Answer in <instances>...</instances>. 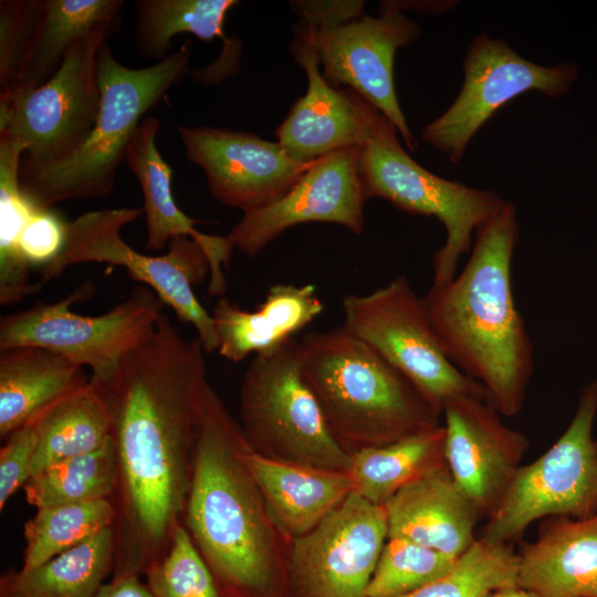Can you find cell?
Segmentation results:
<instances>
[{"label":"cell","instance_id":"cell-44","mask_svg":"<svg viewBox=\"0 0 597 597\" xmlns=\"http://www.w3.org/2000/svg\"><path fill=\"white\" fill-rule=\"evenodd\" d=\"M595 446H596V449H597V440H595Z\"/></svg>","mask_w":597,"mask_h":597},{"label":"cell","instance_id":"cell-4","mask_svg":"<svg viewBox=\"0 0 597 597\" xmlns=\"http://www.w3.org/2000/svg\"><path fill=\"white\" fill-rule=\"evenodd\" d=\"M304 378L348 452L441 426V415L398 369L344 326L298 341Z\"/></svg>","mask_w":597,"mask_h":597},{"label":"cell","instance_id":"cell-43","mask_svg":"<svg viewBox=\"0 0 597 597\" xmlns=\"http://www.w3.org/2000/svg\"><path fill=\"white\" fill-rule=\"evenodd\" d=\"M489 597H540L532 591L519 586L502 588L492 593Z\"/></svg>","mask_w":597,"mask_h":597},{"label":"cell","instance_id":"cell-17","mask_svg":"<svg viewBox=\"0 0 597 597\" xmlns=\"http://www.w3.org/2000/svg\"><path fill=\"white\" fill-rule=\"evenodd\" d=\"M360 150H339L313 161L286 195L243 212L226 238L233 248L254 256L284 231L305 222L337 223L360 234L367 200L358 174Z\"/></svg>","mask_w":597,"mask_h":597},{"label":"cell","instance_id":"cell-36","mask_svg":"<svg viewBox=\"0 0 597 597\" xmlns=\"http://www.w3.org/2000/svg\"><path fill=\"white\" fill-rule=\"evenodd\" d=\"M145 576L155 597H230L217 582L184 525L176 532L165 556Z\"/></svg>","mask_w":597,"mask_h":597},{"label":"cell","instance_id":"cell-1","mask_svg":"<svg viewBox=\"0 0 597 597\" xmlns=\"http://www.w3.org/2000/svg\"><path fill=\"white\" fill-rule=\"evenodd\" d=\"M203 354L199 339H185L163 313L114 377L98 381L118 467L113 577L145 575L182 525L209 385Z\"/></svg>","mask_w":597,"mask_h":597},{"label":"cell","instance_id":"cell-39","mask_svg":"<svg viewBox=\"0 0 597 597\" xmlns=\"http://www.w3.org/2000/svg\"><path fill=\"white\" fill-rule=\"evenodd\" d=\"M36 441L35 420L4 439L0 449V511L30 479Z\"/></svg>","mask_w":597,"mask_h":597},{"label":"cell","instance_id":"cell-3","mask_svg":"<svg viewBox=\"0 0 597 597\" xmlns=\"http://www.w3.org/2000/svg\"><path fill=\"white\" fill-rule=\"evenodd\" d=\"M519 234L516 206L504 200L476 230L459 275L422 296L444 355L506 417L522 410L533 375V346L512 287Z\"/></svg>","mask_w":597,"mask_h":597},{"label":"cell","instance_id":"cell-11","mask_svg":"<svg viewBox=\"0 0 597 597\" xmlns=\"http://www.w3.org/2000/svg\"><path fill=\"white\" fill-rule=\"evenodd\" d=\"M342 308L343 326L407 377L441 416L446 404L457 397L489 401L484 387L444 355L423 298L405 275L370 293L344 296Z\"/></svg>","mask_w":597,"mask_h":597},{"label":"cell","instance_id":"cell-35","mask_svg":"<svg viewBox=\"0 0 597 597\" xmlns=\"http://www.w3.org/2000/svg\"><path fill=\"white\" fill-rule=\"evenodd\" d=\"M458 558L408 540L387 538L367 597L407 595L446 574Z\"/></svg>","mask_w":597,"mask_h":597},{"label":"cell","instance_id":"cell-9","mask_svg":"<svg viewBox=\"0 0 597 597\" xmlns=\"http://www.w3.org/2000/svg\"><path fill=\"white\" fill-rule=\"evenodd\" d=\"M93 291V285L86 283L59 302H39L28 310L2 316L0 349L46 348L91 368L94 380H111L124 357L151 336L165 304L151 289L142 284L102 315L87 316L71 311L73 304L92 297Z\"/></svg>","mask_w":597,"mask_h":597},{"label":"cell","instance_id":"cell-13","mask_svg":"<svg viewBox=\"0 0 597 597\" xmlns=\"http://www.w3.org/2000/svg\"><path fill=\"white\" fill-rule=\"evenodd\" d=\"M464 81L460 93L421 133L422 139L458 164L478 130L503 105L530 91L549 97L565 95L578 75V66L533 63L502 40L479 34L467 49Z\"/></svg>","mask_w":597,"mask_h":597},{"label":"cell","instance_id":"cell-31","mask_svg":"<svg viewBox=\"0 0 597 597\" xmlns=\"http://www.w3.org/2000/svg\"><path fill=\"white\" fill-rule=\"evenodd\" d=\"M23 145L0 133V303L9 305L40 290L19 254L23 229L35 207L22 193L19 172Z\"/></svg>","mask_w":597,"mask_h":597},{"label":"cell","instance_id":"cell-14","mask_svg":"<svg viewBox=\"0 0 597 597\" xmlns=\"http://www.w3.org/2000/svg\"><path fill=\"white\" fill-rule=\"evenodd\" d=\"M379 8L378 18L364 14L333 28L300 24L295 35L312 46L329 85H344L366 98L394 123L408 149L416 151L418 144L397 98L394 62L397 50L416 42L421 30L387 1Z\"/></svg>","mask_w":597,"mask_h":597},{"label":"cell","instance_id":"cell-5","mask_svg":"<svg viewBox=\"0 0 597 597\" xmlns=\"http://www.w3.org/2000/svg\"><path fill=\"white\" fill-rule=\"evenodd\" d=\"M191 46L153 65L133 69L116 60L107 42L96 57L101 103L95 125L85 142L65 159L42 166H20L19 182L25 198L39 208L71 200L108 196L128 143L146 113L192 71Z\"/></svg>","mask_w":597,"mask_h":597},{"label":"cell","instance_id":"cell-40","mask_svg":"<svg viewBox=\"0 0 597 597\" xmlns=\"http://www.w3.org/2000/svg\"><path fill=\"white\" fill-rule=\"evenodd\" d=\"M301 24L317 29L341 25L365 14V1H291Z\"/></svg>","mask_w":597,"mask_h":597},{"label":"cell","instance_id":"cell-32","mask_svg":"<svg viewBox=\"0 0 597 597\" xmlns=\"http://www.w3.org/2000/svg\"><path fill=\"white\" fill-rule=\"evenodd\" d=\"M118 482L115 447L109 437L96 450L60 461L33 474L22 486L35 509L112 499Z\"/></svg>","mask_w":597,"mask_h":597},{"label":"cell","instance_id":"cell-8","mask_svg":"<svg viewBox=\"0 0 597 597\" xmlns=\"http://www.w3.org/2000/svg\"><path fill=\"white\" fill-rule=\"evenodd\" d=\"M143 212V208L102 209L69 221L64 249L40 277V286L73 264L96 262L122 266L133 280L151 289L174 310L180 322L195 327L205 353L217 352L218 338L211 314L193 293V286L210 274L205 251L188 237L171 239L163 255L134 250L123 240L121 230Z\"/></svg>","mask_w":597,"mask_h":597},{"label":"cell","instance_id":"cell-41","mask_svg":"<svg viewBox=\"0 0 597 597\" xmlns=\"http://www.w3.org/2000/svg\"><path fill=\"white\" fill-rule=\"evenodd\" d=\"M94 597H155L139 576L127 575L112 577V580L104 583Z\"/></svg>","mask_w":597,"mask_h":597},{"label":"cell","instance_id":"cell-27","mask_svg":"<svg viewBox=\"0 0 597 597\" xmlns=\"http://www.w3.org/2000/svg\"><path fill=\"white\" fill-rule=\"evenodd\" d=\"M35 426L31 476L60 461L92 452L111 437L112 412L104 388L91 378L40 415Z\"/></svg>","mask_w":597,"mask_h":597},{"label":"cell","instance_id":"cell-22","mask_svg":"<svg viewBox=\"0 0 597 597\" xmlns=\"http://www.w3.org/2000/svg\"><path fill=\"white\" fill-rule=\"evenodd\" d=\"M517 555L519 587L540 597H597V513L542 520Z\"/></svg>","mask_w":597,"mask_h":597},{"label":"cell","instance_id":"cell-26","mask_svg":"<svg viewBox=\"0 0 597 597\" xmlns=\"http://www.w3.org/2000/svg\"><path fill=\"white\" fill-rule=\"evenodd\" d=\"M123 7L122 0H38L21 80L13 91L46 83L82 38L98 31L117 33Z\"/></svg>","mask_w":597,"mask_h":597},{"label":"cell","instance_id":"cell-30","mask_svg":"<svg viewBox=\"0 0 597 597\" xmlns=\"http://www.w3.org/2000/svg\"><path fill=\"white\" fill-rule=\"evenodd\" d=\"M237 0H137L135 45L144 59L161 61L169 55L171 39L190 33L203 41L221 39L224 50L235 48L223 24Z\"/></svg>","mask_w":597,"mask_h":597},{"label":"cell","instance_id":"cell-21","mask_svg":"<svg viewBox=\"0 0 597 597\" xmlns=\"http://www.w3.org/2000/svg\"><path fill=\"white\" fill-rule=\"evenodd\" d=\"M388 538H404L458 558L478 540L482 515L448 467L408 484L384 504Z\"/></svg>","mask_w":597,"mask_h":597},{"label":"cell","instance_id":"cell-29","mask_svg":"<svg viewBox=\"0 0 597 597\" xmlns=\"http://www.w3.org/2000/svg\"><path fill=\"white\" fill-rule=\"evenodd\" d=\"M115 532L109 527L31 569L0 577V597H94L113 573Z\"/></svg>","mask_w":597,"mask_h":597},{"label":"cell","instance_id":"cell-6","mask_svg":"<svg viewBox=\"0 0 597 597\" xmlns=\"http://www.w3.org/2000/svg\"><path fill=\"white\" fill-rule=\"evenodd\" d=\"M239 425L251 451L261 457L343 471L349 465L350 453L332 434L304 378L295 338L248 365Z\"/></svg>","mask_w":597,"mask_h":597},{"label":"cell","instance_id":"cell-23","mask_svg":"<svg viewBox=\"0 0 597 597\" xmlns=\"http://www.w3.org/2000/svg\"><path fill=\"white\" fill-rule=\"evenodd\" d=\"M324 310L313 284H274L254 311L220 297L211 317L218 354L233 363L270 354L312 323Z\"/></svg>","mask_w":597,"mask_h":597},{"label":"cell","instance_id":"cell-33","mask_svg":"<svg viewBox=\"0 0 597 597\" xmlns=\"http://www.w3.org/2000/svg\"><path fill=\"white\" fill-rule=\"evenodd\" d=\"M116 514L112 499L36 509L23 525L21 568H34L113 527Z\"/></svg>","mask_w":597,"mask_h":597},{"label":"cell","instance_id":"cell-12","mask_svg":"<svg viewBox=\"0 0 597 597\" xmlns=\"http://www.w3.org/2000/svg\"><path fill=\"white\" fill-rule=\"evenodd\" d=\"M109 36L82 38L46 83L0 95V132L23 145L22 166L61 161L88 137L101 103L97 52Z\"/></svg>","mask_w":597,"mask_h":597},{"label":"cell","instance_id":"cell-42","mask_svg":"<svg viewBox=\"0 0 597 597\" xmlns=\"http://www.w3.org/2000/svg\"><path fill=\"white\" fill-rule=\"evenodd\" d=\"M397 10H417L423 13H440L451 10L455 1H387Z\"/></svg>","mask_w":597,"mask_h":597},{"label":"cell","instance_id":"cell-28","mask_svg":"<svg viewBox=\"0 0 597 597\" xmlns=\"http://www.w3.org/2000/svg\"><path fill=\"white\" fill-rule=\"evenodd\" d=\"M448 467L443 425L350 454L346 470L353 492L384 505L413 481Z\"/></svg>","mask_w":597,"mask_h":597},{"label":"cell","instance_id":"cell-20","mask_svg":"<svg viewBox=\"0 0 597 597\" xmlns=\"http://www.w3.org/2000/svg\"><path fill=\"white\" fill-rule=\"evenodd\" d=\"M159 128L158 118L144 117L128 143L125 156L144 197L147 235L145 249L159 251L177 237L193 239L200 244L209 262V294L223 297L227 291L223 269L229 266L234 248L226 235H210L197 230L195 226L199 221L185 214L177 206L171 188L174 171L156 145Z\"/></svg>","mask_w":597,"mask_h":597},{"label":"cell","instance_id":"cell-37","mask_svg":"<svg viewBox=\"0 0 597 597\" xmlns=\"http://www.w3.org/2000/svg\"><path fill=\"white\" fill-rule=\"evenodd\" d=\"M36 1H0L1 94L13 91L21 80Z\"/></svg>","mask_w":597,"mask_h":597},{"label":"cell","instance_id":"cell-24","mask_svg":"<svg viewBox=\"0 0 597 597\" xmlns=\"http://www.w3.org/2000/svg\"><path fill=\"white\" fill-rule=\"evenodd\" d=\"M245 460L272 516L290 540L312 531L353 492L343 470L275 461L251 449Z\"/></svg>","mask_w":597,"mask_h":597},{"label":"cell","instance_id":"cell-16","mask_svg":"<svg viewBox=\"0 0 597 597\" xmlns=\"http://www.w3.org/2000/svg\"><path fill=\"white\" fill-rule=\"evenodd\" d=\"M189 161L199 166L211 195L221 203L251 211L286 195L310 164L296 161L276 142L228 128H177Z\"/></svg>","mask_w":597,"mask_h":597},{"label":"cell","instance_id":"cell-18","mask_svg":"<svg viewBox=\"0 0 597 597\" xmlns=\"http://www.w3.org/2000/svg\"><path fill=\"white\" fill-rule=\"evenodd\" d=\"M442 417L449 472L488 520L505 498L530 441L483 398L457 397L446 404Z\"/></svg>","mask_w":597,"mask_h":597},{"label":"cell","instance_id":"cell-15","mask_svg":"<svg viewBox=\"0 0 597 597\" xmlns=\"http://www.w3.org/2000/svg\"><path fill=\"white\" fill-rule=\"evenodd\" d=\"M387 538L384 505L352 492L312 531L291 540V597H367Z\"/></svg>","mask_w":597,"mask_h":597},{"label":"cell","instance_id":"cell-10","mask_svg":"<svg viewBox=\"0 0 597 597\" xmlns=\"http://www.w3.org/2000/svg\"><path fill=\"white\" fill-rule=\"evenodd\" d=\"M596 412L597 379L584 387L575 415L557 441L536 460L520 467L481 538L511 544L536 521L597 513Z\"/></svg>","mask_w":597,"mask_h":597},{"label":"cell","instance_id":"cell-34","mask_svg":"<svg viewBox=\"0 0 597 597\" xmlns=\"http://www.w3.org/2000/svg\"><path fill=\"white\" fill-rule=\"evenodd\" d=\"M517 567L519 555L510 544L480 537L446 574L400 597H489L517 586Z\"/></svg>","mask_w":597,"mask_h":597},{"label":"cell","instance_id":"cell-25","mask_svg":"<svg viewBox=\"0 0 597 597\" xmlns=\"http://www.w3.org/2000/svg\"><path fill=\"white\" fill-rule=\"evenodd\" d=\"M84 367L42 347L0 349V437L7 439L90 381Z\"/></svg>","mask_w":597,"mask_h":597},{"label":"cell","instance_id":"cell-38","mask_svg":"<svg viewBox=\"0 0 597 597\" xmlns=\"http://www.w3.org/2000/svg\"><path fill=\"white\" fill-rule=\"evenodd\" d=\"M67 222L51 208H36L23 229L19 254L30 271L40 277L61 255L66 240Z\"/></svg>","mask_w":597,"mask_h":597},{"label":"cell","instance_id":"cell-7","mask_svg":"<svg viewBox=\"0 0 597 597\" xmlns=\"http://www.w3.org/2000/svg\"><path fill=\"white\" fill-rule=\"evenodd\" d=\"M397 128L385 117L362 147L358 174L367 199L378 197L410 214L437 218L446 242L433 254L431 287L452 281L458 262L473 245V234L502 206L492 190L441 178L416 163L401 147Z\"/></svg>","mask_w":597,"mask_h":597},{"label":"cell","instance_id":"cell-19","mask_svg":"<svg viewBox=\"0 0 597 597\" xmlns=\"http://www.w3.org/2000/svg\"><path fill=\"white\" fill-rule=\"evenodd\" d=\"M291 52L306 73L307 90L277 127V143L290 157L304 164L364 147L386 116L355 91L329 85L304 39L295 35Z\"/></svg>","mask_w":597,"mask_h":597},{"label":"cell","instance_id":"cell-2","mask_svg":"<svg viewBox=\"0 0 597 597\" xmlns=\"http://www.w3.org/2000/svg\"><path fill=\"white\" fill-rule=\"evenodd\" d=\"M240 425L206 388L182 525L230 597H291V540L272 516Z\"/></svg>","mask_w":597,"mask_h":597}]
</instances>
